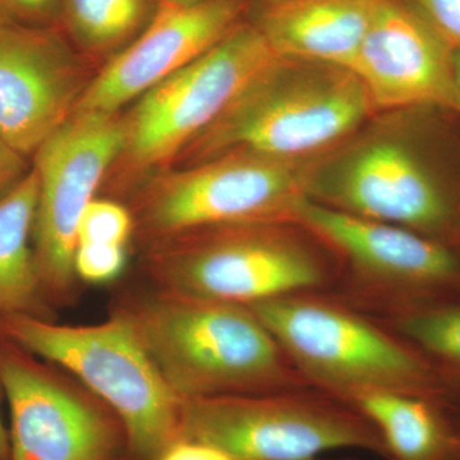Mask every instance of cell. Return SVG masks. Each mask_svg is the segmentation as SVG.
<instances>
[{
	"instance_id": "obj_1",
	"label": "cell",
	"mask_w": 460,
	"mask_h": 460,
	"mask_svg": "<svg viewBox=\"0 0 460 460\" xmlns=\"http://www.w3.org/2000/svg\"><path fill=\"white\" fill-rule=\"evenodd\" d=\"M111 314L131 325L181 399L311 387L248 305L145 283L124 289Z\"/></svg>"
},
{
	"instance_id": "obj_2",
	"label": "cell",
	"mask_w": 460,
	"mask_h": 460,
	"mask_svg": "<svg viewBox=\"0 0 460 460\" xmlns=\"http://www.w3.org/2000/svg\"><path fill=\"white\" fill-rule=\"evenodd\" d=\"M145 246V283L230 304L332 293L341 278L335 253L296 222L208 226Z\"/></svg>"
},
{
	"instance_id": "obj_3",
	"label": "cell",
	"mask_w": 460,
	"mask_h": 460,
	"mask_svg": "<svg viewBox=\"0 0 460 460\" xmlns=\"http://www.w3.org/2000/svg\"><path fill=\"white\" fill-rule=\"evenodd\" d=\"M374 111L350 69L278 57L183 154L190 164L235 150L316 160L348 142Z\"/></svg>"
},
{
	"instance_id": "obj_4",
	"label": "cell",
	"mask_w": 460,
	"mask_h": 460,
	"mask_svg": "<svg viewBox=\"0 0 460 460\" xmlns=\"http://www.w3.org/2000/svg\"><path fill=\"white\" fill-rule=\"evenodd\" d=\"M308 385L347 401L399 392L447 402L452 383L385 323L332 293H298L248 305Z\"/></svg>"
},
{
	"instance_id": "obj_5",
	"label": "cell",
	"mask_w": 460,
	"mask_h": 460,
	"mask_svg": "<svg viewBox=\"0 0 460 460\" xmlns=\"http://www.w3.org/2000/svg\"><path fill=\"white\" fill-rule=\"evenodd\" d=\"M0 337L63 368L107 402L126 428L128 460H157L181 440L183 399L123 317L75 326L0 316Z\"/></svg>"
},
{
	"instance_id": "obj_6",
	"label": "cell",
	"mask_w": 460,
	"mask_h": 460,
	"mask_svg": "<svg viewBox=\"0 0 460 460\" xmlns=\"http://www.w3.org/2000/svg\"><path fill=\"white\" fill-rule=\"evenodd\" d=\"M317 162L235 150L163 172L133 199L135 234L147 243L208 226L296 222Z\"/></svg>"
},
{
	"instance_id": "obj_7",
	"label": "cell",
	"mask_w": 460,
	"mask_h": 460,
	"mask_svg": "<svg viewBox=\"0 0 460 460\" xmlns=\"http://www.w3.org/2000/svg\"><path fill=\"white\" fill-rule=\"evenodd\" d=\"M296 222L338 257L341 278L332 295L385 320L460 298V257L438 239L341 213L305 199Z\"/></svg>"
},
{
	"instance_id": "obj_8",
	"label": "cell",
	"mask_w": 460,
	"mask_h": 460,
	"mask_svg": "<svg viewBox=\"0 0 460 460\" xmlns=\"http://www.w3.org/2000/svg\"><path fill=\"white\" fill-rule=\"evenodd\" d=\"M181 440L211 445L230 460H316L339 449L385 458L370 420L314 387L183 399Z\"/></svg>"
},
{
	"instance_id": "obj_9",
	"label": "cell",
	"mask_w": 460,
	"mask_h": 460,
	"mask_svg": "<svg viewBox=\"0 0 460 460\" xmlns=\"http://www.w3.org/2000/svg\"><path fill=\"white\" fill-rule=\"evenodd\" d=\"M278 56L252 22H243L198 59L137 99L123 115L117 163L136 177L181 156Z\"/></svg>"
},
{
	"instance_id": "obj_10",
	"label": "cell",
	"mask_w": 460,
	"mask_h": 460,
	"mask_svg": "<svg viewBox=\"0 0 460 460\" xmlns=\"http://www.w3.org/2000/svg\"><path fill=\"white\" fill-rule=\"evenodd\" d=\"M126 140L122 114H74L33 154L39 198L33 250L54 308L80 296L75 271L78 223L95 199Z\"/></svg>"
},
{
	"instance_id": "obj_11",
	"label": "cell",
	"mask_w": 460,
	"mask_h": 460,
	"mask_svg": "<svg viewBox=\"0 0 460 460\" xmlns=\"http://www.w3.org/2000/svg\"><path fill=\"white\" fill-rule=\"evenodd\" d=\"M308 199L341 213L438 239L459 226V206L447 184L410 142L374 133L314 165Z\"/></svg>"
},
{
	"instance_id": "obj_12",
	"label": "cell",
	"mask_w": 460,
	"mask_h": 460,
	"mask_svg": "<svg viewBox=\"0 0 460 460\" xmlns=\"http://www.w3.org/2000/svg\"><path fill=\"white\" fill-rule=\"evenodd\" d=\"M11 460H128L117 413L77 378L0 337Z\"/></svg>"
},
{
	"instance_id": "obj_13",
	"label": "cell",
	"mask_w": 460,
	"mask_h": 460,
	"mask_svg": "<svg viewBox=\"0 0 460 460\" xmlns=\"http://www.w3.org/2000/svg\"><path fill=\"white\" fill-rule=\"evenodd\" d=\"M90 80L59 29L0 21V137L27 159L72 117Z\"/></svg>"
},
{
	"instance_id": "obj_14",
	"label": "cell",
	"mask_w": 460,
	"mask_h": 460,
	"mask_svg": "<svg viewBox=\"0 0 460 460\" xmlns=\"http://www.w3.org/2000/svg\"><path fill=\"white\" fill-rule=\"evenodd\" d=\"M247 9V0H163L146 29L91 78L74 114H120L222 41L243 22Z\"/></svg>"
},
{
	"instance_id": "obj_15",
	"label": "cell",
	"mask_w": 460,
	"mask_h": 460,
	"mask_svg": "<svg viewBox=\"0 0 460 460\" xmlns=\"http://www.w3.org/2000/svg\"><path fill=\"white\" fill-rule=\"evenodd\" d=\"M453 50L410 0H381L352 72L376 111H456Z\"/></svg>"
},
{
	"instance_id": "obj_16",
	"label": "cell",
	"mask_w": 460,
	"mask_h": 460,
	"mask_svg": "<svg viewBox=\"0 0 460 460\" xmlns=\"http://www.w3.org/2000/svg\"><path fill=\"white\" fill-rule=\"evenodd\" d=\"M381 0H260L257 27L279 57L352 71Z\"/></svg>"
},
{
	"instance_id": "obj_17",
	"label": "cell",
	"mask_w": 460,
	"mask_h": 460,
	"mask_svg": "<svg viewBox=\"0 0 460 460\" xmlns=\"http://www.w3.org/2000/svg\"><path fill=\"white\" fill-rule=\"evenodd\" d=\"M380 434L387 460H456V420L445 402L399 392H362L344 401Z\"/></svg>"
},
{
	"instance_id": "obj_18",
	"label": "cell",
	"mask_w": 460,
	"mask_h": 460,
	"mask_svg": "<svg viewBox=\"0 0 460 460\" xmlns=\"http://www.w3.org/2000/svg\"><path fill=\"white\" fill-rule=\"evenodd\" d=\"M39 181L33 171L0 199V316L53 320L33 241Z\"/></svg>"
},
{
	"instance_id": "obj_19",
	"label": "cell",
	"mask_w": 460,
	"mask_h": 460,
	"mask_svg": "<svg viewBox=\"0 0 460 460\" xmlns=\"http://www.w3.org/2000/svg\"><path fill=\"white\" fill-rule=\"evenodd\" d=\"M163 0H65L62 26L84 53L114 57L151 22Z\"/></svg>"
},
{
	"instance_id": "obj_20",
	"label": "cell",
	"mask_w": 460,
	"mask_h": 460,
	"mask_svg": "<svg viewBox=\"0 0 460 460\" xmlns=\"http://www.w3.org/2000/svg\"><path fill=\"white\" fill-rule=\"evenodd\" d=\"M381 321L425 354L450 383L460 381V298Z\"/></svg>"
},
{
	"instance_id": "obj_21",
	"label": "cell",
	"mask_w": 460,
	"mask_h": 460,
	"mask_svg": "<svg viewBox=\"0 0 460 460\" xmlns=\"http://www.w3.org/2000/svg\"><path fill=\"white\" fill-rule=\"evenodd\" d=\"M135 234V220L127 206L114 199H93L84 208L77 230L80 243L127 246Z\"/></svg>"
},
{
	"instance_id": "obj_22",
	"label": "cell",
	"mask_w": 460,
	"mask_h": 460,
	"mask_svg": "<svg viewBox=\"0 0 460 460\" xmlns=\"http://www.w3.org/2000/svg\"><path fill=\"white\" fill-rule=\"evenodd\" d=\"M126 261V246L80 243L75 248V271L86 283H108L122 274Z\"/></svg>"
},
{
	"instance_id": "obj_23",
	"label": "cell",
	"mask_w": 460,
	"mask_h": 460,
	"mask_svg": "<svg viewBox=\"0 0 460 460\" xmlns=\"http://www.w3.org/2000/svg\"><path fill=\"white\" fill-rule=\"evenodd\" d=\"M65 0H0V16L30 27L59 29Z\"/></svg>"
},
{
	"instance_id": "obj_24",
	"label": "cell",
	"mask_w": 460,
	"mask_h": 460,
	"mask_svg": "<svg viewBox=\"0 0 460 460\" xmlns=\"http://www.w3.org/2000/svg\"><path fill=\"white\" fill-rule=\"evenodd\" d=\"M453 49L460 48V0H410Z\"/></svg>"
},
{
	"instance_id": "obj_25",
	"label": "cell",
	"mask_w": 460,
	"mask_h": 460,
	"mask_svg": "<svg viewBox=\"0 0 460 460\" xmlns=\"http://www.w3.org/2000/svg\"><path fill=\"white\" fill-rule=\"evenodd\" d=\"M30 171L27 157L0 137V199L11 192Z\"/></svg>"
},
{
	"instance_id": "obj_26",
	"label": "cell",
	"mask_w": 460,
	"mask_h": 460,
	"mask_svg": "<svg viewBox=\"0 0 460 460\" xmlns=\"http://www.w3.org/2000/svg\"><path fill=\"white\" fill-rule=\"evenodd\" d=\"M157 460H230L222 450L193 440H180L169 447Z\"/></svg>"
},
{
	"instance_id": "obj_27",
	"label": "cell",
	"mask_w": 460,
	"mask_h": 460,
	"mask_svg": "<svg viewBox=\"0 0 460 460\" xmlns=\"http://www.w3.org/2000/svg\"><path fill=\"white\" fill-rule=\"evenodd\" d=\"M453 83L456 91V113L460 114V48L453 50Z\"/></svg>"
},
{
	"instance_id": "obj_28",
	"label": "cell",
	"mask_w": 460,
	"mask_h": 460,
	"mask_svg": "<svg viewBox=\"0 0 460 460\" xmlns=\"http://www.w3.org/2000/svg\"><path fill=\"white\" fill-rule=\"evenodd\" d=\"M0 460H11L9 432L3 423L2 416H0Z\"/></svg>"
},
{
	"instance_id": "obj_29",
	"label": "cell",
	"mask_w": 460,
	"mask_h": 460,
	"mask_svg": "<svg viewBox=\"0 0 460 460\" xmlns=\"http://www.w3.org/2000/svg\"><path fill=\"white\" fill-rule=\"evenodd\" d=\"M456 444H458V449H456V460H460V419L456 420Z\"/></svg>"
},
{
	"instance_id": "obj_30",
	"label": "cell",
	"mask_w": 460,
	"mask_h": 460,
	"mask_svg": "<svg viewBox=\"0 0 460 460\" xmlns=\"http://www.w3.org/2000/svg\"><path fill=\"white\" fill-rule=\"evenodd\" d=\"M166 2L181 3V4H192V3L202 2V0H166Z\"/></svg>"
},
{
	"instance_id": "obj_31",
	"label": "cell",
	"mask_w": 460,
	"mask_h": 460,
	"mask_svg": "<svg viewBox=\"0 0 460 460\" xmlns=\"http://www.w3.org/2000/svg\"><path fill=\"white\" fill-rule=\"evenodd\" d=\"M316 460H354V459H316Z\"/></svg>"
},
{
	"instance_id": "obj_32",
	"label": "cell",
	"mask_w": 460,
	"mask_h": 460,
	"mask_svg": "<svg viewBox=\"0 0 460 460\" xmlns=\"http://www.w3.org/2000/svg\"><path fill=\"white\" fill-rule=\"evenodd\" d=\"M0 21H5V20L2 16H0Z\"/></svg>"
}]
</instances>
